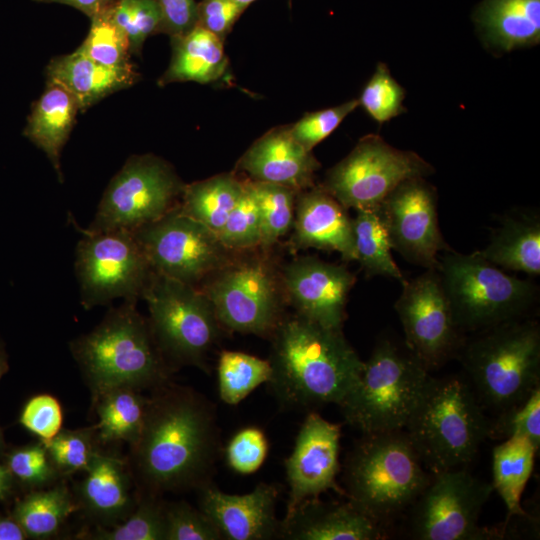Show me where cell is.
I'll return each instance as SVG.
<instances>
[{
    "label": "cell",
    "mask_w": 540,
    "mask_h": 540,
    "mask_svg": "<svg viewBox=\"0 0 540 540\" xmlns=\"http://www.w3.org/2000/svg\"><path fill=\"white\" fill-rule=\"evenodd\" d=\"M403 430L433 474L469 464L488 438L489 418L463 374L430 375Z\"/></svg>",
    "instance_id": "cell-4"
},
{
    "label": "cell",
    "mask_w": 540,
    "mask_h": 540,
    "mask_svg": "<svg viewBox=\"0 0 540 540\" xmlns=\"http://www.w3.org/2000/svg\"><path fill=\"white\" fill-rule=\"evenodd\" d=\"M232 1L245 9L249 4H251L255 0H232Z\"/></svg>",
    "instance_id": "cell-55"
},
{
    "label": "cell",
    "mask_w": 540,
    "mask_h": 540,
    "mask_svg": "<svg viewBox=\"0 0 540 540\" xmlns=\"http://www.w3.org/2000/svg\"><path fill=\"white\" fill-rule=\"evenodd\" d=\"M183 188L162 159L153 155L131 156L111 179L86 230L133 232L174 209V201Z\"/></svg>",
    "instance_id": "cell-11"
},
{
    "label": "cell",
    "mask_w": 540,
    "mask_h": 540,
    "mask_svg": "<svg viewBox=\"0 0 540 540\" xmlns=\"http://www.w3.org/2000/svg\"><path fill=\"white\" fill-rule=\"evenodd\" d=\"M81 233L75 260L81 304L90 309L116 298L137 300L153 270L134 233Z\"/></svg>",
    "instance_id": "cell-13"
},
{
    "label": "cell",
    "mask_w": 540,
    "mask_h": 540,
    "mask_svg": "<svg viewBox=\"0 0 540 540\" xmlns=\"http://www.w3.org/2000/svg\"><path fill=\"white\" fill-rule=\"evenodd\" d=\"M26 538L24 530L11 514H0V540H24Z\"/></svg>",
    "instance_id": "cell-52"
},
{
    "label": "cell",
    "mask_w": 540,
    "mask_h": 540,
    "mask_svg": "<svg viewBox=\"0 0 540 540\" xmlns=\"http://www.w3.org/2000/svg\"><path fill=\"white\" fill-rule=\"evenodd\" d=\"M358 105L359 101L354 99L335 107L309 113L289 128V132L301 146L311 151L334 132Z\"/></svg>",
    "instance_id": "cell-46"
},
{
    "label": "cell",
    "mask_w": 540,
    "mask_h": 540,
    "mask_svg": "<svg viewBox=\"0 0 540 540\" xmlns=\"http://www.w3.org/2000/svg\"><path fill=\"white\" fill-rule=\"evenodd\" d=\"M432 173L433 167L417 153L370 134L328 172L323 188L345 208L377 210L402 182Z\"/></svg>",
    "instance_id": "cell-12"
},
{
    "label": "cell",
    "mask_w": 540,
    "mask_h": 540,
    "mask_svg": "<svg viewBox=\"0 0 540 540\" xmlns=\"http://www.w3.org/2000/svg\"><path fill=\"white\" fill-rule=\"evenodd\" d=\"M80 111L74 96L61 85L47 81L46 88L34 103L23 131L33 144L47 155L62 181L60 155Z\"/></svg>",
    "instance_id": "cell-26"
},
{
    "label": "cell",
    "mask_w": 540,
    "mask_h": 540,
    "mask_svg": "<svg viewBox=\"0 0 540 540\" xmlns=\"http://www.w3.org/2000/svg\"><path fill=\"white\" fill-rule=\"evenodd\" d=\"M271 393L285 410H311L343 401L363 363L342 329L299 315L281 320L272 333Z\"/></svg>",
    "instance_id": "cell-2"
},
{
    "label": "cell",
    "mask_w": 540,
    "mask_h": 540,
    "mask_svg": "<svg viewBox=\"0 0 540 540\" xmlns=\"http://www.w3.org/2000/svg\"><path fill=\"white\" fill-rule=\"evenodd\" d=\"M141 296L147 302L149 323L165 359L205 369L206 354L219 330L205 293L153 271Z\"/></svg>",
    "instance_id": "cell-9"
},
{
    "label": "cell",
    "mask_w": 540,
    "mask_h": 540,
    "mask_svg": "<svg viewBox=\"0 0 540 540\" xmlns=\"http://www.w3.org/2000/svg\"><path fill=\"white\" fill-rule=\"evenodd\" d=\"M76 510L73 499L63 485L32 491L18 499L11 515L27 538L47 539L55 535L69 515Z\"/></svg>",
    "instance_id": "cell-33"
},
{
    "label": "cell",
    "mask_w": 540,
    "mask_h": 540,
    "mask_svg": "<svg viewBox=\"0 0 540 540\" xmlns=\"http://www.w3.org/2000/svg\"><path fill=\"white\" fill-rule=\"evenodd\" d=\"M404 97V89L390 74L386 64L379 63L358 101L374 120L384 123L405 111Z\"/></svg>",
    "instance_id": "cell-42"
},
{
    "label": "cell",
    "mask_w": 540,
    "mask_h": 540,
    "mask_svg": "<svg viewBox=\"0 0 540 540\" xmlns=\"http://www.w3.org/2000/svg\"><path fill=\"white\" fill-rule=\"evenodd\" d=\"M4 448H5L4 437L0 429V453L3 452Z\"/></svg>",
    "instance_id": "cell-56"
},
{
    "label": "cell",
    "mask_w": 540,
    "mask_h": 540,
    "mask_svg": "<svg viewBox=\"0 0 540 540\" xmlns=\"http://www.w3.org/2000/svg\"><path fill=\"white\" fill-rule=\"evenodd\" d=\"M4 465L15 482L26 487L45 486L58 474L41 441L9 450Z\"/></svg>",
    "instance_id": "cell-44"
},
{
    "label": "cell",
    "mask_w": 540,
    "mask_h": 540,
    "mask_svg": "<svg viewBox=\"0 0 540 540\" xmlns=\"http://www.w3.org/2000/svg\"><path fill=\"white\" fill-rule=\"evenodd\" d=\"M45 3H60L72 6L90 19L108 10L116 0H34Z\"/></svg>",
    "instance_id": "cell-51"
},
{
    "label": "cell",
    "mask_w": 540,
    "mask_h": 540,
    "mask_svg": "<svg viewBox=\"0 0 540 540\" xmlns=\"http://www.w3.org/2000/svg\"><path fill=\"white\" fill-rule=\"evenodd\" d=\"M135 304L125 300L110 309L97 327L71 343L94 399L115 388L153 390L169 382L171 367Z\"/></svg>",
    "instance_id": "cell-3"
},
{
    "label": "cell",
    "mask_w": 540,
    "mask_h": 540,
    "mask_svg": "<svg viewBox=\"0 0 540 540\" xmlns=\"http://www.w3.org/2000/svg\"><path fill=\"white\" fill-rule=\"evenodd\" d=\"M133 233L153 271L190 285L222 262L215 233L179 207Z\"/></svg>",
    "instance_id": "cell-15"
},
{
    "label": "cell",
    "mask_w": 540,
    "mask_h": 540,
    "mask_svg": "<svg viewBox=\"0 0 540 540\" xmlns=\"http://www.w3.org/2000/svg\"><path fill=\"white\" fill-rule=\"evenodd\" d=\"M268 360L238 352L223 351L217 367L218 390L221 400L236 405L271 377Z\"/></svg>",
    "instance_id": "cell-35"
},
{
    "label": "cell",
    "mask_w": 540,
    "mask_h": 540,
    "mask_svg": "<svg viewBox=\"0 0 540 540\" xmlns=\"http://www.w3.org/2000/svg\"><path fill=\"white\" fill-rule=\"evenodd\" d=\"M320 164L301 146L289 129H278L257 140L240 161V168L255 181L302 190L312 186Z\"/></svg>",
    "instance_id": "cell-23"
},
{
    "label": "cell",
    "mask_w": 540,
    "mask_h": 540,
    "mask_svg": "<svg viewBox=\"0 0 540 540\" xmlns=\"http://www.w3.org/2000/svg\"><path fill=\"white\" fill-rule=\"evenodd\" d=\"M94 400L99 419L93 427L97 438L103 443L126 441L132 445L140 435L148 398L141 390L120 387Z\"/></svg>",
    "instance_id": "cell-31"
},
{
    "label": "cell",
    "mask_w": 540,
    "mask_h": 540,
    "mask_svg": "<svg viewBox=\"0 0 540 540\" xmlns=\"http://www.w3.org/2000/svg\"><path fill=\"white\" fill-rule=\"evenodd\" d=\"M199 508L226 540L279 539L281 520L275 514L279 489L259 483L249 493L227 494L212 481L197 489Z\"/></svg>",
    "instance_id": "cell-20"
},
{
    "label": "cell",
    "mask_w": 540,
    "mask_h": 540,
    "mask_svg": "<svg viewBox=\"0 0 540 540\" xmlns=\"http://www.w3.org/2000/svg\"><path fill=\"white\" fill-rule=\"evenodd\" d=\"M356 260L368 276L406 280L395 263L391 244L377 210L357 209L352 219Z\"/></svg>",
    "instance_id": "cell-34"
},
{
    "label": "cell",
    "mask_w": 540,
    "mask_h": 540,
    "mask_svg": "<svg viewBox=\"0 0 540 540\" xmlns=\"http://www.w3.org/2000/svg\"><path fill=\"white\" fill-rule=\"evenodd\" d=\"M130 446V471L144 494L197 489L211 481L220 452L215 407L191 388L167 382L152 390Z\"/></svg>",
    "instance_id": "cell-1"
},
{
    "label": "cell",
    "mask_w": 540,
    "mask_h": 540,
    "mask_svg": "<svg viewBox=\"0 0 540 540\" xmlns=\"http://www.w3.org/2000/svg\"><path fill=\"white\" fill-rule=\"evenodd\" d=\"M94 428L60 430L52 439L42 442L59 474L84 471L96 452L93 445Z\"/></svg>",
    "instance_id": "cell-43"
},
{
    "label": "cell",
    "mask_w": 540,
    "mask_h": 540,
    "mask_svg": "<svg viewBox=\"0 0 540 540\" xmlns=\"http://www.w3.org/2000/svg\"><path fill=\"white\" fill-rule=\"evenodd\" d=\"M355 280L345 266L316 257L298 258L283 272V283L297 315L334 329H342Z\"/></svg>",
    "instance_id": "cell-19"
},
{
    "label": "cell",
    "mask_w": 540,
    "mask_h": 540,
    "mask_svg": "<svg viewBox=\"0 0 540 540\" xmlns=\"http://www.w3.org/2000/svg\"><path fill=\"white\" fill-rule=\"evenodd\" d=\"M243 10L232 0H203L197 4V25L223 40Z\"/></svg>",
    "instance_id": "cell-49"
},
{
    "label": "cell",
    "mask_w": 540,
    "mask_h": 540,
    "mask_svg": "<svg viewBox=\"0 0 540 540\" xmlns=\"http://www.w3.org/2000/svg\"><path fill=\"white\" fill-rule=\"evenodd\" d=\"M437 270L454 320L463 333L525 318L538 297L533 281L506 273L480 251H445Z\"/></svg>",
    "instance_id": "cell-8"
},
{
    "label": "cell",
    "mask_w": 540,
    "mask_h": 540,
    "mask_svg": "<svg viewBox=\"0 0 540 540\" xmlns=\"http://www.w3.org/2000/svg\"><path fill=\"white\" fill-rule=\"evenodd\" d=\"M514 436L527 438L536 448L540 447V387L524 401L489 418L488 438L507 439Z\"/></svg>",
    "instance_id": "cell-40"
},
{
    "label": "cell",
    "mask_w": 540,
    "mask_h": 540,
    "mask_svg": "<svg viewBox=\"0 0 540 540\" xmlns=\"http://www.w3.org/2000/svg\"><path fill=\"white\" fill-rule=\"evenodd\" d=\"M429 377V370L405 342L382 338L338 407L345 421L362 434L401 430Z\"/></svg>",
    "instance_id": "cell-7"
},
{
    "label": "cell",
    "mask_w": 540,
    "mask_h": 540,
    "mask_svg": "<svg viewBox=\"0 0 540 540\" xmlns=\"http://www.w3.org/2000/svg\"><path fill=\"white\" fill-rule=\"evenodd\" d=\"M406 432L363 434L348 453L344 496L381 526L408 510L431 480Z\"/></svg>",
    "instance_id": "cell-5"
},
{
    "label": "cell",
    "mask_w": 540,
    "mask_h": 540,
    "mask_svg": "<svg viewBox=\"0 0 540 540\" xmlns=\"http://www.w3.org/2000/svg\"><path fill=\"white\" fill-rule=\"evenodd\" d=\"M382 526L351 502L304 500L286 512L281 520L279 539L287 540H377Z\"/></svg>",
    "instance_id": "cell-21"
},
{
    "label": "cell",
    "mask_w": 540,
    "mask_h": 540,
    "mask_svg": "<svg viewBox=\"0 0 540 540\" xmlns=\"http://www.w3.org/2000/svg\"><path fill=\"white\" fill-rule=\"evenodd\" d=\"M107 13L126 35L131 54H139L146 38L158 33L161 13L155 0H116Z\"/></svg>",
    "instance_id": "cell-39"
},
{
    "label": "cell",
    "mask_w": 540,
    "mask_h": 540,
    "mask_svg": "<svg viewBox=\"0 0 540 540\" xmlns=\"http://www.w3.org/2000/svg\"><path fill=\"white\" fill-rule=\"evenodd\" d=\"M377 211L392 249L410 263L437 269L439 253L450 248L438 224L436 190L424 177L402 182Z\"/></svg>",
    "instance_id": "cell-16"
},
{
    "label": "cell",
    "mask_w": 540,
    "mask_h": 540,
    "mask_svg": "<svg viewBox=\"0 0 540 540\" xmlns=\"http://www.w3.org/2000/svg\"><path fill=\"white\" fill-rule=\"evenodd\" d=\"M217 238L224 248L245 249L259 245L260 211L250 183L245 184L240 200L229 214Z\"/></svg>",
    "instance_id": "cell-41"
},
{
    "label": "cell",
    "mask_w": 540,
    "mask_h": 540,
    "mask_svg": "<svg viewBox=\"0 0 540 540\" xmlns=\"http://www.w3.org/2000/svg\"><path fill=\"white\" fill-rule=\"evenodd\" d=\"M260 218L259 245L269 247L285 235L294 222V190L286 186L255 181L250 183Z\"/></svg>",
    "instance_id": "cell-37"
},
{
    "label": "cell",
    "mask_w": 540,
    "mask_h": 540,
    "mask_svg": "<svg viewBox=\"0 0 540 540\" xmlns=\"http://www.w3.org/2000/svg\"><path fill=\"white\" fill-rule=\"evenodd\" d=\"M404 342L430 371L457 357L465 339L437 269L405 280L395 303Z\"/></svg>",
    "instance_id": "cell-14"
},
{
    "label": "cell",
    "mask_w": 540,
    "mask_h": 540,
    "mask_svg": "<svg viewBox=\"0 0 540 540\" xmlns=\"http://www.w3.org/2000/svg\"><path fill=\"white\" fill-rule=\"evenodd\" d=\"M9 365L5 353L0 354V380L8 371Z\"/></svg>",
    "instance_id": "cell-54"
},
{
    "label": "cell",
    "mask_w": 540,
    "mask_h": 540,
    "mask_svg": "<svg viewBox=\"0 0 540 540\" xmlns=\"http://www.w3.org/2000/svg\"><path fill=\"white\" fill-rule=\"evenodd\" d=\"M171 39V61L159 85L183 81L205 84L222 77L227 59L220 38L196 25L186 34Z\"/></svg>",
    "instance_id": "cell-29"
},
{
    "label": "cell",
    "mask_w": 540,
    "mask_h": 540,
    "mask_svg": "<svg viewBox=\"0 0 540 540\" xmlns=\"http://www.w3.org/2000/svg\"><path fill=\"white\" fill-rule=\"evenodd\" d=\"M323 187L299 195L294 217V241L300 248L337 251L346 261L356 260L352 219Z\"/></svg>",
    "instance_id": "cell-22"
},
{
    "label": "cell",
    "mask_w": 540,
    "mask_h": 540,
    "mask_svg": "<svg viewBox=\"0 0 540 540\" xmlns=\"http://www.w3.org/2000/svg\"><path fill=\"white\" fill-rule=\"evenodd\" d=\"M84 472L80 498L92 516L113 523L133 512L132 473L122 459L96 451Z\"/></svg>",
    "instance_id": "cell-25"
},
{
    "label": "cell",
    "mask_w": 540,
    "mask_h": 540,
    "mask_svg": "<svg viewBox=\"0 0 540 540\" xmlns=\"http://www.w3.org/2000/svg\"><path fill=\"white\" fill-rule=\"evenodd\" d=\"M15 483L6 466L0 463V501H7L13 495Z\"/></svg>",
    "instance_id": "cell-53"
},
{
    "label": "cell",
    "mask_w": 540,
    "mask_h": 540,
    "mask_svg": "<svg viewBox=\"0 0 540 540\" xmlns=\"http://www.w3.org/2000/svg\"><path fill=\"white\" fill-rule=\"evenodd\" d=\"M165 540H222L213 521L199 508L179 501L165 503Z\"/></svg>",
    "instance_id": "cell-45"
},
{
    "label": "cell",
    "mask_w": 540,
    "mask_h": 540,
    "mask_svg": "<svg viewBox=\"0 0 540 540\" xmlns=\"http://www.w3.org/2000/svg\"><path fill=\"white\" fill-rule=\"evenodd\" d=\"M219 323L246 334L273 333L279 319L274 278L261 262H244L224 270L208 287Z\"/></svg>",
    "instance_id": "cell-17"
},
{
    "label": "cell",
    "mask_w": 540,
    "mask_h": 540,
    "mask_svg": "<svg viewBox=\"0 0 540 540\" xmlns=\"http://www.w3.org/2000/svg\"><path fill=\"white\" fill-rule=\"evenodd\" d=\"M90 20L87 37L77 50L106 67L132 66L129 41L122 30L112 22L107 10Z\"/></svg>",
    "instance_id": "cell-38"
},
{
    "label": "cell",
    "mask_w": 540,
    "mask_h": 540,
    "mask_svg": "<svg viewBox=\"0 0 540 540\" xmlns=\"http://www.w3.org/2000/svg\"><path fill=\"white\" fill-rule=\"evenodd\" d=\"M537 451L522 436L504 439L493 449L491 484L506 505L509 517L527 515L522 508L521 497L531 476Z\"/></svg>",
    "instance_id": "cell-30"
},
{
    "label": "cell",
    "mask_w": 540,
    "mask_h": 540,
    "mask_svg": "<svg viewBox=\"0 0 540 540\" xmlns=\"http://www.w3.org/2000/svg\"><path fill=\"white\" fill-rule=\"evenodd\" d=\"M480 253L494 265L530 276L540 274V219L536 214L506 216Z\"/></svg>",
    "instance_id": "cell-28"
},
{
    "label": "cell",
    "mask_w": 540,
    "mask_h": 540,
    "mask_svg": "<svg viewBox=\"0 0 540 540\" xmlns=\"http://www.w3.org/2000/svg\"><path fill=\"white\" fill-rule=\"evenodd\" d=\"M45 73L47 81L61 85L74 96L82 112L104 97L130 87L139 78L134 65L106 67L78 50L52 58Z\"/></svg>",
    "instance_id": "cell-24"
},
{
    "label": "cell",
    "mask_w": 540,
    "mask_h": 540,
    "mask_svg": "<svg viewBox=\"0 0 540 540\" xmlns=\"http://www.w3.org/2000/svg\"><path fill=\"white\" fill-rule=\"evenodd\" d=\"M245 184L232 175H219L195 182L184 186L179 208L217 236L240 200Z\"/></svg>",
    "instance_id": "cell-32"
},
{
    "label": "cell",
    "mask_w": 540,
    "mask_h": 540,
    "mask_svg": "<svg viewBox=\"0 0 540 540\" xmlns=\"http://www.w3.org/2000/svg\"><path fill=\"white\" fill-rule=\"evenodd\" d=\"M124 522L111 529L98 528L82 538L96 540H165V503L158 496L144 494Z\"/></svg>",
    "instance_id": "cell-36"
},
{
    "label": "cell",
    "mask_w": 540,
    "mask_h": 540,
    "mask_svg": "<svg viewBox=\"0 0 540 540\" xmlns=\"http://www.w3.org/2000/svg\"><path fill=\"white\" fill-rule=\"evenodd\" d=\"M4 353V350H3V344L1 342V339H0V354Z\"/></svg>",
    "instance_id": "cell-57"
},
{
    "label": "cell",
    "mask_w": 540,
    "mask_h": 540,
    "mask_svg": "<svg viewBox=\"0 0 540 540\" xmlns=\"http://www.w3.org/2000/svg\"><path fill=\"white\" fill-rule=\"evenodd\" d=\"M491 483L464 467L433 473L410 506L409 531L418 540H490L502 536L479 526L483 506L493 492Z\"/></svg>",
    "instance_id": "cell-10"
},
{
    "label": "cell",
    "mask_w": 540,
    "mask_h": 540,
    "mask_svg": "<svg viewBox=\"0 0 540 540\" xmlns=\"http://www.w3.org/2000/svg\"><path fill=\"white\" fill-rule=\"evenodd\" d=\"M19 422L41 442H46L62 429V407L59 401L50 394L35 395L24 405Z\"/></svg>",
    "instance_id": "cell-47"
},
{
    "label": "cell",
    "mask_w": 540,
    "mask_h": 540,
    "mask_svg": "<svg viewBox=\"0 0 540 540\" xmlns=\"http://www.w3.org/2000/svg\"><path fill=\"white\" fill-rule=\"evenodd\" d=\"M457 358L484 410L497 414L540 387V326L525 317L476 332Z\"/></svg>",
    "instance_id": "cell-6"
},
{
    "label": "cell",
    "mask_w": 540,
    "mask_h": 540,
    "mask_svg": "<svg viewBox=\"0 0 540 540\" xmlns=\"http://www.w3.org/2000/svg\"><path fill=\"white\" fill-rule=\"evenodd\" d=\"M268 451L267 439L260 429L247 427L238 431L226 447L229 466L240 474L256 472L263 464Z\"/></svg>",
    "instance_id": "cell-48"
},
{
    "label": "cell",
    "mask_w": 540,
    "mask_h": 540,
    "mask_svg": "<svg viewBox=\"0 0 540 540\" xmlns=\"http://www.w3.org/2000/svg\"><path fill=\"white\" fill-rule=\"evenodd\" d=\"M341 427L310 411L305 418L290 456L285 460L289 485V512L304 500L334 490L344 495L337 483L340 471Z\"/></svg>",
    "instance_id": "cell-18"
},
{
    "label": "cell",
    "mask_w": 540,
    "mask_h": 540,
    "mask_svg": "<svg viewBox=\"0 0 540 540\" xmlns=\"http://www.w3.org/2000/svg\"><path fill=\"white\" fill-rule=\"evenodd\" d=\"M161 13L158 32L171 37L181 36L197 25V4L194 0H155Z\"/></svg>",
    "instance_id": "cell-50"
},
{
    "label": "cell",
    "mask_w": 540,
    "mask_h": 540,
    "mask_svg": "<svg viewBox=\"0 0 540 540\" xmlns=\"http://www.w3.org/2000/svg\"><path fill=\"white\" fill-rule=\"evenodd\" d=\"M487 41L505 51L538 44L540 0H485L476 13Z\"/></svg>",
    "instance_id": "cell-27"
}]
</instances>
